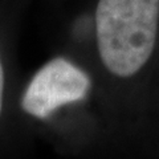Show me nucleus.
<instances>
[{"mask_svg": "<svg viewBox=\"0 0 159 159\" xmlns=\"http://www.w3.org/2000/svg\"><path fill=\"white\" fill-rule=\"evenodd\" d=\"M159 0H99L98 52L109 70L130 77L150 58L157 39Z\"/></svg>", "mask_w": 159, "mask_h": 159, "instance_id": "obj_1", "label": "nucleus"}, {"mask_svg": "<svg viewBox=\"0 0 159 159\" xmlns=\"http://www.w3.org/2000/svg\"><path fill=\"white\" fill-rule=\"evenodd\" d=\"M90 85L85 72L66 58L56 57L28 84L21 98V109L36 118H47L56 109L84 99Z\"/></svg>", "mask_w": 159, "mask_h": 159, "instance_id": "obj_2", "label": "nucleus"}, {"mask_svg": "<svg viewBox=\"0 0 159 159\" xmlns=\"http://www.w3.org/2000/svg\"><path fill=\"white\" fill-rule=\"evenodd\" d=\"M3 93H4V70L2 61H0V113H2V107H3Z\"/></svg>", "mask_w": 159, "mask_h": 159, "instance_id": "obj_3", "label": "nucleus"}]
</instances>
